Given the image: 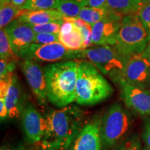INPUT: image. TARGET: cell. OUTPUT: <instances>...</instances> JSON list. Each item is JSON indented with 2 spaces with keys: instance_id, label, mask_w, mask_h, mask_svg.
Instances as JSON below:
<instances>
[{
  "instance_id": "obj_1",
  "label": "cell",
  "mask_w": 150,
  "mask_h": 150,
  "mask_svg": "<svg viewBox=\"0 0 150 150\" xmlns=\"http://www.w3.org/2000/svg\"><path fill=\"white\" fill-rule=\"evenodd\" d=\"M47 129L41 147L65 150L72 145L86 123L83 110L74 105L53 109L46 114Z\"/></svg>"
},
{
  "instance_id": "obj_2",
  "label": "cell",
  "mask_w": 150,
  "mask_h": 150,
  "mask_svg": "<svg viewBox=\"0 0 150 150\" xmlns=\"http://www.w3.org/2000/svg\"><path fill=\"white\" fill-rule=\"evenodd\" d=\"M79 61L57 62L44 67L48 101L59 108L75 102Z\"/></svg>"
},
{
  "instance_id": "obj_3",
  "label": "cell",
  "mask_w": 150,
  "mask_h": 150,
  "mask_svg": "<svg viewBox=\"0 0 150 150\" xmlns=\"http://www.w3.org/2000/svg\"><path fill=\"white\" fill-rule=\"evenodd\" d=\"M113 88L103 74L88 61L80 60L78 66L75 102L93 106L111 96Z\"/></svg>"
},
{
  "instance_id": "obj_4",
  "label": "cell",
  "mask_w": 150,
  "mask_h": 150,
  "mask_svg": "<svg viewBox=\"0 0 150 150\" xmlns=\"http://www.w3.org/2000/svg\"><path fill=\"white\" fill-rule=\"evenodd\" d=\"M149 42V35L138 13L123 16L114 47L124 55L143 53Z\"/></svg>"
},
{
  "instance_id": "obj_5",
  "label": "cell",
  "mask_w": 150,
  "mask_h": 150,
  "mask_svg": "<svg viewBox=\"0 0 150 150\" xmlns=\"http://www.w3.org/2000/svg\"><path fill=\"white\" fill-rule=\"evenodd\" d=\"M83 59L89 61L115 83L122 79L129 58L113 45L97 46L86 49L83 51Z\"/></svg>"
},
{
  "instance_id": "obj_6",
  "label": "cell",
  "mask_w": 150,
  "mask_h": 150,
  "mask_svg": "<svg viewBox=\"0 0 150 150\" xmlns=\"http://www.w3.org/2000/svg\"><path fill=\"white\" fill-rule=\"evenodd\" d=\"M131 118L121 104H113L104 112L101 120L100 133L102 146L105 149L113 147L128 133Z\"/></svg>"
},
{
  "instance_id": "obj_7",
  "label": "cell",
  "mask_w": 150,
  "mask_h": 150,
  "mask_svg": "<svg viewBox=\"0 0 150 150\" xmlns=\"http://www.w3.org/2000/svg\"><path fill=\"white\" fill-rule=\"evenodd\" d=\"M83 51L70 50L59 42L47 45L33 42L19 54L18 57L21 60H30L37 63H57L83 59Z\"/></svg>"
},
{
  "instance_id": "obj_8",
  "label": "cell",
  "mask_w": 150,
  "mask_h": 150,
  "mask_svg": "<svg viewBox=\"0 0 150 150\" xmlns=\"http://www.w3.org/2000/svg\"><path fill=\"white\" fill-rule=\"evenodd\" d=\"M125 105L140 115H150V91L120 79L117 83Z\"/></svg>"
},
{
  "instance_id": "obj_9",
  "label": "cell",
  "mask_w": 150,
  "mask_h": 150,
  "mask_svg": "<svg viewBox=\"0 0 150 150\" xmlns=\"http://www.w3.org/2000/svg\"><path fill=\"white\" fill-rule=\"evenodd\" d=\"M20 117L26 140L30 144L42 141L47 129L45 116H43L33 104L27 102Z\"/></svg>"
},
{
  "instance_id": "obj_10",
  "label": "cell",
  "mask_w": 150,
  "mask_h": 150,
  "mask_svg": "<svg viewBox=\"0 0 150 150\" xmlns=\"http://www.w3.org/2000/svg\"><path fill=\"white\" fill-rule=\"evenodd\" d=\"M20 66L37 101L40 105H45L48 99L44 67L30 60H22Z\"/></svg>"
},
{
  "instance_id": "obj_11",
  "label": "cell",
  "mask_w": 150,
  "mask_h": 150,
  "mask_svg": "<svg viewBox=\"0 0 150 150\" xmlns=\"http://www.w3.org/2000/svg\"><path fill=\"white\" fill-rule=\"evenodd\" d=\"M122 79L147 88L150 86V61L142 53L129 56Z\"/></svg>"
},
{
  "instance_id": "obj_12",
  "label": "cell",
  "mask_w": 150,
  "mask_h": 150,
  "mask_svg": "<svg viewBox=\"0 0 150 150\" xmlns=\"http://www.w3.org/2000/svg\"><path fill=\"white\" fill-rule=\"evenodd\" d=\"M123 16L114 13L92 26V40L95 46L114 45Z\"/></svg>"
},
{
  "instance_id": "obj_13",
  "label": "cell",
  "mask_w": 150,
  "mask_h": 150,
  "mask_svg": "<svg viewBox=\"0 0 150 150\" xmlns=\"http://www.w3.org/2000/svg\"><path fill=\"white\" fill-rule=\"evenodd\" d=\"M13 50L17 56L33 42L35 32L29 24L16 19L4 28Z\"/></svg>"
},
{
  "instance_id": "obj_14",
  "label": "cell",
  "mask_w": 150,
  "mask_h": 150,
  "mask_svg": "<svg viewBox=\"0 0 150 150\" xmlns=\"http://www.w3.org/2000/svg\"><path fill=\"white\" fill-rule=\"evenodd\" d=\"M100 119L88 122L76 136L70 150H102Z\"/></svg>"
},
{
  "instance_id": "obj_15",
  "label": "cell",
  "mask_w": 150,
  "mask_h": 150,
  "mask_svg": "<svg viewBox=\"0 0 150 150\" xmlns=\"http://www.w3.org/2000/svg\"><path fill=\"white\" fill-rule=\"evenodd\" d=\"M6 105L8 112V117L16 119L21 116L26 104V94L15 73L11 74L10 82L4 97Z\"/></svg>"
},
{
  "instance_id": "obj_16",
  "label": "cell",
  "mask_w": 150,
  "mask_h": 150,
  "mask_svg": "<svg viewBox=\"0 0 150 150\" xmlns=\"http://www.w3.org/2000/svg\"><path fill=\"white\" fill-rule=\"evenodd\" d=\"M64 16L55 8L43 10L21 9L17 19L30 25H37L52 22L63 21Z\"/></svg>"
},
{
  "instance_id": "obj_17",
  "label": "cell",
  "mask_w": 150,
  "mask_h": 150,
  "mask_svg": "<svg viewBox=\"0 0 150 150\" xmlns=\"http://www.w3.org/2000/svg\"><path fill=\"white\" fill-rule=\"evenodd\" d=\"M64 20L59 33V42L72 51L84 50V38L80 29L74 23Z\"/></svg>"
},
{
  "instance_id": "obj_18",
  "label": "cell",
  "mask_w": 150,
  "mask_h": 150,
  "mask_svg": "<svg viewBox=\"0 0 150 150\" xmlns=\"http://www.w3.org/2000/svg\"><path fill=\"white\" fill-rule=\"evenodd\" d=\"M143 6L142 0H106V6L122 16L138 13Z\"/></svg>"
},
{
  "instance_id": "obj_19",
  "label": "cell",
  "mask_w": 150,
  "mask_h": 150,
  "mask_svg": "<svg viewBox=\"0 0 150 150\" xmlns=\"http://www.w3.org/2000/svg\"><path fill=\"white\" fill-rule=\"evenodd\" d=\"M115 12L110 10L108 7H91L86 6L81 11L78 18L86 23L91 24H96L102 19L110 16Z\"/></svg>"
},
{
  "instance_id": "obj_20",
  "label": "cell",
  "mask_w": 150,
  "mask_h": 150,
  "mask_svg": "<svg viewBox=\"0 0 150 150\" xmlns=\"http://www.w3.org/2000/svg\"><path fill=\"white\" fill-rule=\"evenodd\" d=\"M86 6V0H56L55 9L66 18H78L81 9Z\"/></svg>"
},
{
  "instance_id": "obj_21",
  "label": "cell",
  "mask_w": 150,
  "mask_h": 150,
  "mask_svg": "<svg viewBox=\"0 0 150 150\" xmlns=\"http://www.w3.org/2000/svg\"><path fill=\"white\" fill-rule=\"evenodd\" d=\"M21 9L17 8L8 0L1 1L0 6V27L4 29L11 22L17 19Z\"/></svg>"
},
{
  "instance_id": "obj_22",
  "label": "cell",
  "mask_w": 150,
  "mask_h": 150,
  "mask_svg": "<svg viewBox=\"0 0 150 150\" xmlns=\"http://www.w3.org/2000/svg\"><path fill=\"white\" fill-rule=\"evenodd\" d=\"M0 58L7 61L18 63L20 58L15 54L4 29L0 30Z\"/></svg>"
},
{
  "instance_id": "obj_23",
  "label": "cell",
  "mask_w": 150,
  "mask_h": 150,
  "mask_svg": "<svg viewBox=\"0 0 150 150\" xmlns=\"http://www.w3.org/2000/svg\"><path fill=\"white\" fill-rule=\"evenodd\" d=\"M64 18L74 23L81 31L84 38V41H85V43H84L85 50L91 47L93 44V40H92V26L91 24L86 23L79 18H66L64 16Z\"/></svg>"
},
{
  "instance_id": "obj_24",
  "label": "cell",
  "mask_w": 150,
  "mask_h": 150,
  "mask_svg": "<svg viewBox=\"0 0 150 150\" xmlns=\"http://www.w3.org/2000/svg\"><path fill=\"white\" fill-rule=\"evenodd\" d=\"M64 22L63 21L52 22L49 23L42 24H37V25H31L35 33H59L61 30L62 24Z\"/></svg>"
},
{
  "instance_id": "obj_25",
  "label": "cell",
  "mask_w": 150,
  "mask_h": 150,
  "mask_svg": "<svg viewBox=\"0 0 150 150\" xmlns=\"http://www.w3.org/2000/svg\"><path fill=\"white\" fill-rule=\"evenodd\" d=\"M56 0H28L22 9L24 10H43L55 8Z\"/></svg>"
},
{
  "instance_id": "obj_26",
  "label": "cell",
  "mask_w": 150,
  "mask_h": 150,
  "mask_svg": "<svg viewBox=\"0 0 150 150\" xmlns=\"http://www.w3.org/2000/svg\"><path fill=\"white\" fill-rule=\"evenodd\" d=\"M141 142L137 136H133L120 143L113 150H142Z\"/></svg>"
},
{
  "instance_id": "obj_27",
  "label": "cell",
  "mask_w": 150,
  "mask_h": 150,
  "mask_svg": "<svg viewBox=\"0 0 150 150\" xmlns=\"http://www.w3.org/2000/svg\"><path fill=\"white\" fill-rule=\"evenodd\" d=\"M58 42H59V33H35L34 39H33V43L40 45L52 44Z\"/></svg>"
},
{
  "instance_id": "obj_28",
  "label": "cell",
  "mask_w": 150,
  "mask_h": 150,
  "mask_svg": "<svg viewBox=\"0 0 150 150\" xmlns=\"http://www.w3.org/2000/svg\"><path fill=\"white\" fill-rule=\"evenodd\" d=\"M144 27L149 35L150 40V4H143L138 13Z\"/></svg>"
},
{
  "instance_id": "obj_29",
  "label": "cell",
  "mask_w": 150,
  "mask_h": 150,
  "mask_svg": "<svg viewBox=\"0 0 150 150\" xmlns=\"http://www.w3.org/2000/svg\"><path fill=\"white\" fill-rule=\"evenodd\" d=\"M16 62L0 60V79L6 77L11 73H13L16 67Z\"/></svg>"
},
{
  "instance_id": "obj_30",
  "label": "cell",
  "mask_w": 150,
  "mask_h": 150,
  "mask_svg": "<svg viewBox=\"0 0 150 150\" xmlns=\"http://www.w3.org/2000/svg\"><path fill=\"white\" fill-rule=\"evenodd\" d=\"M142 139L145 144V147L150 150V117L145 120L142 131Z\"/></svg>"
},
{
  "instance_id": "obj_31",
  "label": "cell",
  "mask_w": 150,
  "mask_h": 150,
  "mask_svg": "<svg viewBox=\"0 0 150 150\" xmlns=\"http://www.w3.org/2000/svg\"><path fill=\"white\" fill-rule=\"evenodd\" d=\"M8 117V112L4 98L0 97V118L1 121H4Z\"/></svg>"
},
{
  "instance_id": "obj_32",
  "label": "cell",
  "mask_w": 150,
  "mask_h": 150,
  "mask_svg": "<svg viewBox=\"0 0 150 150\" xmlns=\"http://www.w3.org/2000/svg\"><path fill=\"white\" fill-rule=\"evenodd\" d=\"M87 6L91 7L106 6V0H86Z\"/></svg>"
},
{
  "instance_id": "obj_33",
  "label": "cell",
  "mask_w": 150,
  "mask_h": 150,
  "mask_svg": "<svg viewBox=\"0 0 150 150\" xmlns=\"http://www.w3.org/2000/svg\"><path fill=\"white\" fill-rule=\"evenodd\" d=\"M8 1L17 8L22 9L24 6L27 4L28 0H8Z\"/></svg>"
},
{
  "instance_id": "obj_34",
  "label": "cell",
  "mask_w": 150,
  "mask_h": 150,
  "mask_svg": "<svg viewBox=\"0 0 150 150\" xmlns=\"http://www.w3.org/2000/svg\"><path fill=\"white\" fill-rule=\"evenodd\" d=\"M1 150H28L25 147L22 145H18V146L14 147H10V146H2L1 147Z\"/></svg>"
},
{
  "instance_id": "obj_35",
  "label": "cell",
  "mask_w": 150,
  "mask_h": 150,
  "mask_svg": "<svg viewBox=\"0 0 150 150\" xmlns=\"http://www.w3.org/2000/svg\"><path fill=\"white\" fill-rule=\"evenodd\" d=\"M142 54H143V55L145 56V57L150 61V40L149 43H148L147 47H146L145 51L143 52V53Z\"/></svg>"
},
{
  "instance_id": "obj_36",
  "label": "cell",
  "mask_w": 150,
  "mask_h": 150,
  "mask_svg": "<svg viewBox=\"0 0 150 150\" xmlns=\"http://www.w3.org/2000/svg\"><path fill=\"white\" fill-rule=\"evenodd\" d=\"M143 4H150V0H142Z\"/></svg>"
},
{
  "instance_id": "obj_37",
  "label": "cell",
  "mask_w": 150,
  "mask_h": 150,
  "mask_svg": "<svg viewBox=\"0 0 150 150\" xmlns=\"http://www.w3.org/2000/svg\"><path fill=\"white\" fill-rule=\"evenodd\" d=\"M38 150H57V149H48V148H43L41 147L40 149H38Z\"/></svg>"
},
{
  "instance_id": "obj_38",
  "label": "cell",
  "mask_w": 150,
  "mask_h": 150,
  "mask_svg": "<svg viewBox=\"0 0 150 150\" xmlns=\"http://www.w3.org/2000/svg\"><path fill=\"white\" fill-rule=\"evenodd\" d=\"M142 150H149V149H148L146 147H143V148H142Z\"/></svg>"
}]
</instances>
